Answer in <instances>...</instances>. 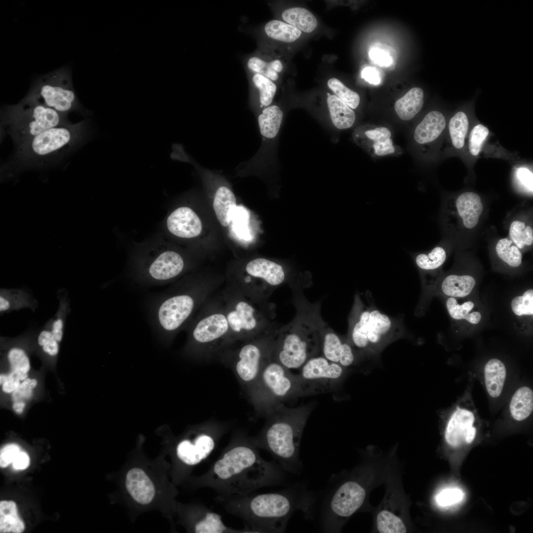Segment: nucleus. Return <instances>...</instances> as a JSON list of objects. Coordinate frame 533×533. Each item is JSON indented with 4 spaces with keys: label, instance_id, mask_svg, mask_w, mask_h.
I'll return each instance as SVG.
<instances>
[{
    "label": "nucleus",
    "instance_id": "f257e3e1",
    "mask_svg": "<svg viewBox=\"0 0 533 533\" xmlns=\"http://www.w3.org/2000/svg\"><path fill=\"white\" fill-rule=\"evenodd\" d=\"M281 477V470L262 458L248 437L237 436L198 481L218 496H229L251 494L275 484Z\"/></svg>",
    "mask_w": 533,
    "mask_h": 533
},
{
    "label": "nucleus",
    "instance_id": "f03ea898",
    "mask_svg": "<svg viewBox=\"0 0 533 533\" xmlns=\"http://www.w3.org/2000/svg\"><path fill=\"white\" fill-rule=\"evenodd\" d=\"M217 500L227 512L244 522L248 533H280L294 512L308 510L312 499L295 488L258 495L218 496Z\"/></svg>",
    "mask_w": 533,
    "mask_h": 533
},
{
    "label": "nucleus",
    "instance_id": "7ed1b4c3",
    "mask_svg": "<svg viewBox=\"0 0 533 533\" xmlns=\"http://www.w3.org/2000/svg\"><path fill=\"white\" fill-rule=\"evenodd\" d=\"M296 312L287 325L279 327L271 359L289 370L300 369L313 357L321 355L320 304L309 303L300 291L292 288Z\"/></svg>",
    "mask_w": 533,
    "mask_h": 533
},
{
    "label": "nucleus",
    "instance_id": "20e7f679",
    "mask_svg": "<svg viewBox=\"0 0 533 533\" xmlns=\"http://www.w3.org/2000/svg\"><path fill=\"white\" fill-rule=\"evenodd\" d=\"M313 405L289 408L280 405L266 416L260 432L248 437L249 441L257 448L270 453L285 470L299 472L302 466L299 454L301 438Z\"/></svg>",
    "mask_w": 533,
    "mask_h": 533
},
{
    "label": "nucleus",
    "instance_id": "39448f33",
    "mask_svg": "<svg viewBox=\"0 0 533 533\" xmlns=\"http://www.w3.org/2000/svg\"><path fill=\"white\" fill-rule=\"evenodd\" d=\"M94 132L89 120L46 129L17 146L10 165L27 168L58 161L90 140Z\"/></svg>",
    "mask_w": 533,
    "mask_h": 533
},
{
    "label": "nucleus",
    "instance_id": "423d86ee",
    "mask_svg": "<svg viewBox=\"0 0 533 533\" xmlns=\"http://www.w3.org/2000/svg\"><path fill=\"white\" fill-rule=\"evenodd\" d=\"M221 298L229 329L226 349L279 328L272 322V309L255 303L235 287L226 288Z\"/></svg>",
    "mask_w": 533,
    "mask_h": 533
},
{
    "label": "nucleus",
    "instance_id": "0eeeda50",
    "mask_svg": "<svg viewBox=\"0 0 533 533\" xmlns=\"http://www.w3.org/2000/svg\"><path fill=\"white\" fill-rule=\"evenodd\" d=\"M309 395H312L298 374L271 358L247 395L256 412L265 417L284 402Z\"/></svg>",
    "mask_w": 533,
    "mask_h": 533
},
{
    "label": "nucleus",
    "instance_id": "6e6552de",
    "mask_svg": "<svg viewBox=\"0 0 533 533\" xmlns=\"http://www.w3.org/2000/svg\"><path fill=\"white\" fill-rule=\"evenodd\" d=\"M401 324L374 305L368 306L356 294L348 317L347 342L360 352L380 349L399 337Z\"/></svg>",
    "mask_w": 533,
    "mask_h": 533
},
{
    "label": "nucleus",
    "instance_id": "1a4fd4ad",
    "mask_svg": "<svg viewBox=\"0 0 533 533\" xmlns=\"http://www.w3.org/2000/svg\"><path fill=\"white\" fill-rule=\"evenodd\" d=\"M0 119L1 133L10 135L16 147L46 129L69 123L67 114L25 98L5 106Z\"/></svg>",
    "mask_w": 533,
    "mask_h": 533
},
{
    "label": "nucleus",
    "instance_id": "9d476101",
    "mask_svg": "<svg viewBox=\"0 0 533 533\" xmlns=\"http://www.w3.org/2000/svg\"><path fill=\"white\" fill-rule=\"evenodd\" d=\"M278 329L241 342L236 349L229 348L219 355L232 369L246 395L258 379L264 366L271 358Z\"/></svg>",
    "mask_w": 533,
    "mask_h": 533
},
{
    "label": "nucleus",
    "instance_id": "9b49d317",
    "mask_svg": "<svg viewBox=\"0 0 533 533\" xmlns=\"http://www.w3.org/2000/svg\"><path fill=\"white\" fill-rule=\"evenodd\" d=\"M191 332V341L204 359L219 355L227 349L228 322L221 296L210 297L203 304Z\"/></svg>",
    "mask_w": 533,
    "mask_h": 533
},
{
    "label": "nucleus",
    "instance_id": "f8f14e48",
    "mask_svg": "<svg viewBox=\"0 0 533 533\" xmlns=\"http://www.w3.org/2000/svg\"><path fill=\"white\" fill-rule=\"evenodd\" d=\"M24 98L67 115L73 111L80 112L85 115L90 114L79 103L73 87L70 70L65 67L38 78Z\"/></svg>",
    "mask_w": 533,
    "mask_h": 533
},
{
    "label": "nucleus",
    "instance_id": "ddd939ff",
    "mask_svg": "<svg viewBox=\"0 0 533 533\" xmlns=\"http://www.w3.org/2000/svg\"><path fill=\"white\" fill-rule=\"evenodd\" d=\"M245 270L248 276L245 277L243 284L235 287L259 305L272 307L268 305V298L285 281L283 267L273 261L259 258L249 261Z\"/></svg>",
    "mask_w": 533,
    "mask_h": 533
},
{
    "label": "nucleus",
    "instance_id": "4468645a",
    "mask_svg": "<svg viewBox=\"0 0 533 533\" xmlns=\"http://www.w3.org/2000/svg\"><path fill=\"white\" fill-rule=\"evenodd\" d=\"M217 288L204 286L181 292L165 300L159 307L157 318L161 328L173 332L180 329L194 310L211 296Z\"/></svg>",
    "mask_w": 533,
    "mask_h": 533
},
{
    "label": "nucleus",
    "instance_id": "2eb2a0df",
    "mask_svg": "<svg viewBox=\"0 0 533 533\" xmlns=\"http://www.w3.org/2000/svg\"><path fill=\"white\" fill-rule=\"evenodd\" d=\"M226 429L225 424L218 421H204L196 428L192 438H185L178 443L177 458L188 466L199 464L212 453Z\"/></svg>",
    "mask_w": 533,
    "mask_h": 533
},
{
    "label": "nucleus",
    "instance_id": "dca6fc26",
    "mask_svg": "<svg viewBox=\"0 0 533 533\" xmlns=\"http://www.w3.org/2000/svg\"><path fill=\"white\" fill-rule=\"evenodd\" d=\"M346 371V368L319 355L307 361L298 375L313 395L332 392Z\"/></svg>",
    "mask_w": 533,
    "mask_h": 533
},
{
    "label": "nucleus",
    "instance_id": "f3484780",
    "mask_svg": "<svg viewBox=\"0 0 533 533\" xmlns=\"http://www.w3.org/2000/svg\"><path fill=\"white\" fill-rule=\"evenodd\" d=\"M321 355L347 369L357 361V350L323 320L321 326Z\"/></svg>",
    "mask_w": 533,
    "mask_h": 533
},
{
    "label": "nucleus",
    "instance_id": "a211bd4d",
    "mask_svg": "<svg viewBox=\"0 0 533 533\" xmlns=\"http://www.w3.org/2000/svg\"><path fill=\"white\" fill-rule=\"evenodd\" d=\"M474 419L471 412L458 408L452 415L446 427L447 442L454 447L471 443L476 435V428L473 426Z\"/></svg>",
    "mask_w": 533,
    "mask_h": 533
},
{
    "label": "nucleus",
    "instance_id": "6ab92c4d",
    "mask_svg": "<svg viewBox=\"0 0 533 533\" xmlns=\"http://www.w3.org/2000/svg\"><path fill=\"white\" fill-rule=\"evenodd\" d=\"M167 230L178 237L191 238L197 236L202 230L199 217L190 208L180 207L172 211L166 221Z\"/></svg>",
    "mask_w": 533,
    "mask_h": 533
},
{
    "label": "nucleus",
    "instance_id": "aec40b11",
    "mask_svg": "<svg viewBox=\"0 0 533 533\" xmlns=\"http://www.w3.org/2000/svg\"><path fill=\"white\" fill-rule=\"evenodd\" d=\"M184 267L185 261L180 254L172 250H161L150 262L147 272L153 280L166 281L178 276Z\"/></svg>",
    "mask_w": 533,
    "mask_h": 533
},
{
    "label": "nucleus",
    "instance_id": "412c9836",
    "mask_svg": "<svg viewBox=\"0 0 533 533\" xmlns=\"http://www.w3.org/2000/svg\"><path fill=\"white\" fill-rule=\"evenodd\" d=\"M191 529L196 533H245L246 530H236L226 526L222 517L204 505L195 507Z\"/></svg>",
    "mask_w": 533,
    "mask_h": 533
},
{
    "label": "nucleus",
    "instance_id": "4be33fe9",
    "mask_svg": "<svg viewBox=\"0 0 533 533\" xmlns=\"http://www.w3.org/2000/svg\"><path fill=\"white\" fill-rule=\"evenodd\" d=\"M125 486L132 498L141 504L150 503L155 495L153 483L146 473L139 468H133L128 471Z\"/></svg>",
    "mask_w": 533,
    "mask_h": 533
},
{
    "label": "nucleus",
    "instance_id": "5701e85b",
    "mask_svg": "<svg viewBox=\"0 0 533 533\" xmlns=\"http://www.w3.org/2000/svg\"><path fill=\"white\" fill-rule=\"evenodd\" d=\"M445 126L446 119L441 112H430L416 128L414 138L420 144L432 142L439 136Z\"/></svg>",
    "mask_w": 533,
    "mask_h": 533
},
{
    "label": "nucleus",
    "instance_id": "b1692460",
    "mask_svg": "<svg viewBox=\"0 0 533 533\" xmlns=\"http://www.w3.org/2000/svg\"><path fill=\"white\" fill-rule=\"evenodd\" d=\"M456 205L464 226L467 228H474L483 210L480 196L473 192L462 193L457 197Z\"/></svg>",
    "mask_w": 533,
    "mask_h": 533
},
{
    "label": "nucleus",
    "instance_id": "393cba45",
    "mask_svg": "<svg viewBox=\"0 0 533 533\" xmlns=\"http://www.w3.org/2000/svg\"><path fill=\"white\" fill-rule=\"evenodd\" d=\"M423 99V90L420 87H414L396 101L395 112L402 120H410L422 109Z\"/></svg>",
    "mask_w": 533,
    "mask_h": 533
},
{
    "label": "nucleus",
    "instance_id": "a878e982",
    "mask_svg": "<svg viewBox=\"0 0 533 533\" xmlns=\"http://www.w3.org/2000/svg\"><path fill=\"white\" fill-rule=\"evenodd\" d=\"M485 384L489 395L494 398L500 395L506 376L504 364L497 359H492L484 369Z\"/></svg>",
    "mask_w": 533,
    "mask_h": 533
},
{
    "label": "nucleus",
    "instance_id": "bb28decb",
    "mask_svg": "<svg viewBox=\"0 0 533 533\" xmlns=\"http://www.w3.org/2000/svg\"><path fill=\"white\" fill-rule=\"evenodd\" d=\"M236 197L233 192L225 186L219 187L215 193L213 208L220 223L229 225L232 214L236 208Z\"/></svg>",
    "mask_w": 533,
    "mask_h": 533
},
{
    "label": "nucleus",
    "instance_id": "cd10ccee",
    "mask_svg": "<svg viewBox=\"0 0 533 533\" xmlns=\"http://www.w3.org/2000/svg\"><path fill=\"white\" fill-rule=\"evenodd\" d=\"M327 102L333 124L338 129L350 128L355 120L354 111L335 95L328 96Z\"/></svg>",
    "mask_w": 533,
    "mask_h": 533
},
{
    "label": "nucleus",
    "instance_id": "c85d7f7f",
    "mask_svg": "<svg viewBox=\"0 0 533 533\" xmlns=\"http://www.w3.org/2000/svg\"><path fill=\"white\" fill-rule=\"evenodd\" d=\"M35 305L36 304L29 294L22 289H0L1 313L25 307H30L34 310Z\"/></svg>",
    "mask_w": 533,
    "mask_h": 533
},
{
    "label": "nucleus",
    "instance_id": "c756f323",
    "mask_svg": "<svg viewBox=\"0 0 533 533\" xmlns=\"http://www.w3.org/2000/svg\"><path fill=\"white\" fill-rule=\"evenodd\" d=\"M533 410V392L530 388L524 386L514 393L510 404L512 417L516 420L527 419Z\"/></svg>",
    "mask_w": 533,
    "mask_h": 533
},
{
    "label": "nucleus",
    "instance_id": "7c9ffc66",
    "mask_svg": "<svg viewBox=\"0 0 533 533\" xmlns=\"http://www.w3.org/2000/svg\"><path fill=\"white\" fill-rule=\"evenodd\" d=\"M282 17L287 23L301 31L312 32L317 26V20L308 10L300 7H294L284 10Z\"/></svg>",
    "mask_w": 533,
    "mask_h": 533
},
{
    "label": "nucleus",
    "instance_id": "2f4dec72",
    "mask_svg": "<svg viewBox=\"0 0 533 533\" xmlns=\"http://www.w3.org/2000/svg\"><path fill=\"white\" fill-rule=\"evenodd\" d=\"M25 528L19 517L15 503L11 500L0 502V533H21Z\"/></svg>",
    "mask_w": 533,
    "mask_h": 533
},
{
    "label": "nucleus",
    "instance_id": "473e14b6",
    "mask_svg": "<svg viewBox=\"0 0 533 533\" xmlns=\"http://www.w3.org/2000/svg\"><path fill=\"white\" fill-rule=\"evenodd\" d=\"M283 112L276 105L264 109L258 117L261 134L267 138H273L277 134L282 122Z\"/></svg>",
    "mask_w": 533,
    "mask_h": 533
},
{
    "label": "nucleus",
    "instance_id": "72a5a7b5",
    "mask_svg": "<svg viewBox=\"0 0 533 533\" xmlns=\"http://www.w3.org/2000/svg\"><path fill=\"white\" fill-rule=\"evenodd\" d=\"M475 284V280L471 276L450 275L443 280L441 289L447 296L463 297L470 293Z\"/></svg>",
    "mask_w": 533,
    "mask_h": 533
},
{
    "label": "nucleus",
    "instance_id": "f704fd0d",
    "mask_svg": "<svg viewBox=\"0 0 533 533\" xmlns=\"http://www.w3.org/2000/svg\"><path fill=\"white\" fill-rule=\"evenodd\" d=\"M264 30L269 38L285 42L295 41L302 34V32L294 26L277 20L268 22Z\"/></svg>",
    "mask_w": 533,
    "mask_h": 533
},
{
    "label": "nucleus",
    "instance_id": "c9c22d12",
    "mask_svg": "<svg viewBox=\"0 0 533 533\" xmlns=\"http://www.w3.org/2000/svg\"><path fill=\"white\" fill-rule=\"evenodd\" d=\"M11 371L21 381L26 379L30 369V362L26 351L22 348L13 347L7 352Z\"/></svg>",
    "mask_w": 533,
    "mask_h": 533
},
{
    "label": "nucleus",
    "instance_id": "e433bc0d",
    "mask_svg": "<svg viewBox=\"0 0 533 533\" xmlns=\"http://www.w3.org/2000/svg\"><path fill=\"white\" fill-rule=\"evenodd\" d=\"M449 128L453 145L457 149L462 148L464 144L468 128V120L466 114L462 111L456 113L450 120Z\"/></svg>",
    "mask_w": 533,
    "mask_h": 533
},
{
    "label": "nucleus",
    "instance_id": "4c0bfd02",
    "mask_svg": "<svg viewBox=\"0 0 533 533\" xmlns=\"http://www.w3.org/2000/svg\"><path fill=\"white\" fill-rule=\"evenodd\" d=\"M446 305L449 314L455 319H464L473 324L478 323L481 320V315L479 312L469 313L474 307V304L471 301L459 305L454 297H451L447 300Z\"/></svg>",
    "mask_w": 533,
    "mask_h": 533
},
{
    "label": "nucleus",
    "instance_id": "58836bf2",
    "mask_svg": "<svg viewBox=\"0 0 533 533\" xmlns=\"http://www.w3.org/2000/svg\"><path fill=\"white\" fill-rule=\"evenodd\" d=\"M416 266L420 269L433 270L439 267L444 263L446 253L443 248L437 246L428 254L419 253L413 256Z\"/></svg>",
    "mask_w": 533,
    "mask_h": 533
},
{
    "label": "nucleus",
    "instance_id": "ea45409f",
    "mask_svg": "<svg viewBox=\"0 0 533 533\" xmlns=\"http://www.w3.org/2000/svg\"><path fill=\"white\" fill-rule=\"evenodd\" d=\"M377 526L381 533H405L407 529L402 520L393 513L382 510L377 517Z\"/></svg>",
    "mask_w": 533,
    "mask_h": 533
},
{
    "label": "nucleus",
    "instance_id": "a19ab883",
    "mask_svg": "<svg viewBox=\"0 0 533 533\" xmlns=\"http://www.w3.org/2000/svg\"><path fill=\"white\" fill-rule=\"evenodd\" d=\"M512 240L507 238L500 239L496 246V251L499 257L512 267H517L522 263V255L518 248L511 245Z\"/></svg>",
    "mask_w": 533,
    "mask_h": 533
},
{
    "label": "nucleus",
    "instance_id": "79ce46f5",
    "mask_svg": "<svg viewBox=\"0 0 533 533\" xmlns=\"http://www.w3.org/2000/svg\"><path fill=\"white\" fill-rule=\"evenodd\" d=\"M328 87L336 96L345 103L351 109H355L360 103V96L357 93L347 88L340 80L332 77L327 82Z\"/></svg>",
    "mask_w": 533,
    "mask_h": 533
},
{
    "label": "nucleus",
    "instance_id": "37998d69",
    "mask_svg": "<svg viewBox=\"0 0 533 533\" xmlns=\"http://www.w3.org/2000/svg\"><path fill=\"white\" fill-rule=\"evenodd\" d=\"M252 81L259 91L260 102L261 106H269L276 93L277 88L276 84L270 79L258 73L253 75Z\"/></svg>",
    "mask_w": 533,
    "mask_h": 533
},
{
    "label": "nucleus",
    "instance_id": "c03bdc74",
    "mask_svg": "<svg viewBox=\"0 0 533 533\" xmlns=\"http://www.w3.org/2000/svg\"><path fill=\"white\" fill-rule=\"evenodd\" d=\"M510 235L518 247L523 248L525 245H531L533 243V228L525 226L524 223L515 221L510 227Z\"/></svg>",
    "mask_w": 533,
    "mask_h": 533
},
{
    "label": "nucleus",
    "instance_id": "a18cd8bd",
    "mask_svg": "<svg viewBox=\"0 0 533 533\" xmlns=\"http://www.w3.org/2000/svg\"><path fill=\"white\" fill-rule=\"evenodd\" d=\"M511 308L518 316L533 314V290L529 289L522 296L514 298L511 302Z\"/></svg>",
    "mask_w": 533,
    "mask_h": 533
},
{
    "label": "nucleus",
    "instance_id": "49530a36",
    "mask_svg": "<svg viewBox=\"0 0 533 533\" xmlns=\"http://www.w3.org/2000/svg\"><path fill=\"white\" fill-rule=\"evenodd\" d=\"M59 343L49 328L45 325L38 335V344L41 347L45 353L55 356L59 352Z\"/></svg>",
    "mask_w": 533,
    "mask_h": 533
},
{
    "label": "nucleus",
    "instance_id": "de8ad7c7",
    "mask_svg": "<svg viewBox=\"0 0 533 533\" xmlns=\"http://www.w3.org/2000/svg\"><path fill=\"white\" fill-rule=\"evenodd\" d=\"M464 497L463 491L457 488H449L442 490L435 497L436 503L441 507H448L458 503Z\"/></svg>",
    "mask_w": 533,
    "mask_h": 533
},
{
    "label": "nucleus",
    "instance_id": "09e8293b",
    "mask_svg": "<svg viewBox=\"0 0 533 533\" xmlns=\"http://www.w3.org/2000/svg\"><path fill=\"white\" fill-rule=\"evenodd\" d=\"M489 133V129L482 124H478L473 128L470 134L468 144L469 150L471 154L474 156L478 154Z\"/></svg>",
    "mask_w": 533,
    "mask_h": 533
},
{
    "label": "nucleus",
    "instance_id": "8fccbe9b",
    "mask_svg": "<svg viewBox=\"0 0 533 533\" xmlns=\"http://www.w3.org/2000/svg\"><path fill=\"white\" fill-rule=\"evenodd\" d=\"M247 66L251 70L271 80H276L278 78L277 73L271 68L269 62H266L259 57L250 58L247 62Z\"/></svg>",
    "mask_w": 533,
    "mask_h": 533
},
{
    "label": "nucleus",
    "instance_id": "3c124183",
    "mask_svg": "<svg viewBox=\"0 0 533 533\" xmlns=\"http://www.w3.org/2000/svg\"><path fill=\"white\" fill-rule=\"evenodd\" d=\"M233 220V229L238 235L248 239L249 232L248 228V213L243 208L237 207L234 210L231 220Z\"/></svg>",
    "mask_w": 533,
    "mask_h": 533
},
{
    "label": "nucleus",
    "instance_id": "603ef678",
    "mask_svg": "<svg viewBox=\"0 0 533 533\" xmlns=\"http://www.w3.org/2000/svg\"><path fill=\"white\" fill-rule=\"evenodd\" d=\"M36 379L27 378L20 384L17 389L12 393L13 401L23 400L30 398L33 394V389L36 386Z\"/></svg>",
    "mask_w": 533,
    "mask_h": 533
},
{
    "label": "nucleus",
    "instance_id": "864d4df0",
    "mask_svg": "<svg viewBox=\"0 0 533 533\" xmlns=\"http://www.w3.org/2000/svg\"><path fill=\"white\" fill-rule=\"evenodd\" d=\"M20 451L18 445L9 444L3 447L0 452V466L5 467L12 463L17 453Z\"/></svg>",
    "mask_w": 533,
    "mask_h": 533
},
{
    "label": "nucleus",
    "instance_id": "5fc2aeb1",
    "mask_svg": "<svg viewBox=\"0 0 533 533\" xmlns=\"http://www.w3.org/2000/svg\"><path fill=\"white\" fill-rule=\"evenodd\" d=\"M369 56L375 63L381 66H390L392 62L391 57L386 52L378 48L371 49Z\"/></svg>",
    "mask_w": 533,
    "mask_h": 533
},
{
    "label": "nucleus",
    "instance_id": "6e6d98bb",
    "mask_svg": "<svg viewBox=\"0 0 533 533\" xmlns=\"http://www.w3.org/2000/svg\"><path fill=\"white\" fill-rule=\"evenodd\" d=\"M375 153L377 155L382 156L394 152L395 150L390 138L382 141L375 142L373 145Z\"/></svg>",
    "mask_w": 533,
    "mask_h": 533
},
{
    "label": "nucleus",
    "instance_id": "4d7b16f0",
    "mask_svg": "<svg viewBox=\"0 0 533 533\" xmlns=\"http://www.w3.org/2000/svg\"><path fill=\"white\" fill-rule=\"evenodd\" d=\"M367 137L375 142H378L390 138V130L384 127L376 128L373 130H367L365 133Z\"/></svg>",
    "mask_w": 533,
    "mask_h": 533
},
{
    "label": "nucleus",
    "instance_id": "13d9d810",
    "mask_svg": "<svg viewBox=\"0 0 533 533\" xmlns=\"http://www.w3.org/2000/svg\"><path fill=\"white\" fill-rule=\"evenodd\" d=\"M517 176L521 183L530 191H533V173L526 168H519Z\"/></svg>",
    "mask_w": 533,
    "mask_h": 533
},
{
    "label": "nucleus",
    "instance_id": "bf43d9fd",
    "mask_svg": "<svg viewBox=\"0 0 533 533\" xmlns=\"http://www.w3.org/2000/svg\"><path fill=\"white\" fill-rule=\"evenodd\" d=\"M20 380L12 373L10 372L7 375V379L2 384V389L6 393H11L14 392L19 386Z\"/></svg>",
    "mask_w": 533,
    "mask_h": 533
},
{
    "label": "nucleus",
    "instance_id": "052dcab7",
    "mask_svg": "<svg viewBox=\"0 0 533 533\" xmlns=\"http://www.w3.org/2000/svg\"><path fill=\"white\" fill-rule=\"evenodd\" d=\"M30 464V458L28 454L20 451L15 457L12 466L15 470H23L27 468Z\"/></svg>",
    "mask_w": 533,
    "mask_h": 533
},
{
    "label": "nucleus",
    "instance_id": "680f3d73",
    "mask_svg": "<svg viewBox=\"0 0 533 533\" xmlns=\"http://www.w3.org/2000/svg\"><path fill=\"white\" fill-rule=\"evenodd\" d=\"M361 76L371 84L377 85L381 82L379 74L374 68H365L362 71Z\"/></svg>",
    "mask_w": 533,
    "mask_h": 533
},
{
    "label": "nucleus",
    "instance_id": "e2e57ef3",
    "mask_svg": "<svg viewBox=\"0 0 533 533\" xmlns=\"http://www.w3.org/2000/svg\"><path fill=\"white\" fill-rule=\"evenodd\" d=\"M25 405L26 404L24 401L19 400L14 402L12 408L14 412L17 414H20L23 412Z\"/></svg>",
    "mask_w": 533,
    "mask_h": 533
},
{
    "label": "nucleus",
    "instance_id": "0e129e2a",
    "mask_svg": "<svg viewBox=\"0 0 533 533\" xmlns=\"http://www.w3.org/2000/svg\"><path fill=\"white\" fill-rule=\"evenodd\" d=\"M271 68L277 73L281 72L283 70V65L281 61L275 59L269 62Z\"/></svg>",
    "mask_w": 533,
    "mask_h": 533
},
{
    "label": "nucleus",
    "instance_id": "69168bd1",
    "mask_svg": "<svg viewBox=\"0 0 533 533\" xmlns=\"http://www.w3.org/2000/svg\"><path fill=\"white\" fill-rule=\"evenodd\" d=\"M7 379V375L1 374L0 376V383L2 384Z\"/></svg>",
    "mask_w": 533,
    "mask_h": 533
}]
</instances>
